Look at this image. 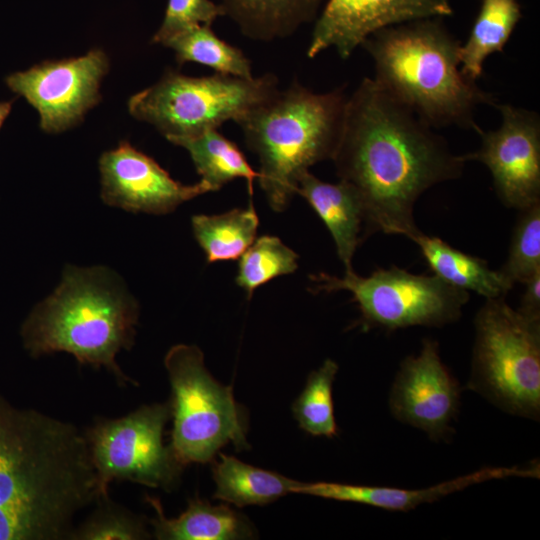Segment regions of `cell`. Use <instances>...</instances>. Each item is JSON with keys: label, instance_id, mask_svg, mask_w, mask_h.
I'll return each mask as SVG.
<instances>
[{"label": "cell", "instance_id": "7a4b0ae2", "mask_svg": "<svg viewBox=\"0 0 540 540\" xmlns=\"http://www.w3.org/2000/svg\"><path fill=\"white\" fill-rule=\"evenodd\" d=\"M100 498L84 432L0 395V540L69 539Z\"/></svg>", "mask_w": 540, "mask_h": 540}, {"label": "cell", "instance_id": "9c48e42d", "mask_svg": "<svg viewBox=\"0 0 540 540\" xmlns=\"http://www.w3.org/2000/svg\"><path fill=\"white\" fill-rule=\"evenodd\" d=\"M310 279L313 285L309 291L314 294L349 291L359 307V323L364 330L442 327L456 322L469 300L468 291L434 274H413L396 266L377 269L366 277L353 270L343 277L320 272Z\"/></svg>", "mask_w": 540, "mask_h": 540}, {"label": "cell", "instance_id": "4fadbf2b", "mask_svg": "<svg viewBox=\"0 0 540 540\" xmlns=\"http://www.w3.org/2000/svg\"><path fill=\"white\" fill-rule=\"evenodd\" d=\"M461 387L443 363L439 344L424 339L418 355L406 357L393 381L389 408L400 422L447 441L460 408Z\"/></svg>", "mask_w": 540, "mask_h": 540}, {"label": "cell", "instance_id": "d6986e66", "mask_svg": "<svg viewBox=\"0 0 540 540\" xmlns=\"http://www.w3.org/2000/svg\"><path fill=\"white\" fill-rule=\"evenodd\" d=\"M411 240L419 246L434 275L453 287L486 299L505 297L513 288L485 260L455 249L439 237L420 232Z\"/></svg>", "mask_w": 540, "mask_h": 540}, {"label": "cell", "instance_id": "83f0119b", "mask_svg": "<svg viewBox=\"0 0 540 540\" xmlns=\"http://www.w3.org/2000/svg\"><path fill=\"white\" fill-rule=\"evenodd\" d=\"M151 538L144 520L114 503L99 499L89 516L75 526L69 540H142Z\"/></svg>", "mask_w": 540, "mask_h": 540}, {"label": "cell", "instance_id": "6da1fadb", "mask_svg": "<svg viewBox=\"0 0 540 540\" xmlns=\"http://www.w3.org/2000/svg\"><path fill=\"white\" fill-rule=\"evenodd\" d=\"M332 160L339 179L362 201L363 238L375 232L409 239L419 234L417 200L431 187L458 179L466 163L373 78H364L347 98Z\"/></svg>", "mask_w": 540, "mask_h": 540}, {"label": "cell", "instance_id": "e0dca14e", "mask_svg": "<svg viewBox=\"0 0 540 540\" xmlns=\"http://www.w3.org/2000/svg\"><path fill=\"white\" fill-rule=\"evenodd\" d=\"M296 193L314 209L330 231L345 272L353 271L352 260L362 236L363 204L357 191L347 182L328 183L309 171L299 180Z\"/></svg>", "mask_w": 540, "mask_h": 540}, {"label": "cell", "instance_id": "3957f363", "mask_svg": "<svg viewBox=\"0 0 540 540\" xmlns=\"http://www.w3.org/2000/svg\"><path fill=\"white\" fill-rule=\"evenodd\" d=\"M138 318V302L116 272L67 265L58 287L33 308L20 334L34 358L66 352L82 365L105 368L120 385H137L116 356L134 345Z\"/></svg>", "mask_w": 540, "mask_h": 540}, {"label": "cell", "instance_id": "f1b7e54d", "mask_svg": "<svg viewBox=\"0 0 540 540\" xmlns=\"http://www.w3.org/2000/svg\"><path fill=\"white\" fill-rule=\"evenodd\" d=\"M540 270V203L524 210L515 224L506 261L498 269L512 286Z\"/></svg>", "mask_w": 540, "mask_h": 540}, {"label": "cell", "instance_id": "ac0fdd59", "mask_svg": "<svg viewBox=\"0 0 540 540\" xmlns=\"http://www.w3.org/2000/svg\"><path fill=\"white\" fill-rule=\"evenodd\" d=\"M146 501L155 511L150 525L158 540H237L254 535L247 519L226 505L195 497L178 517L168 518L159 499L147 496Z\"/></svg>", "mask_w": 540, "mask_h": 540}, {"label": "cell", "instance_id": "ba28073f", "mask_svg": "<svg viewBox=\"0 0 540 540\" xmlns=\"http://www.w3.org/2000/svg\"><path fill=\"white\" fill-rule=\"evenodd\" d=\"M277 89L278 78L273 74L247 79L168 71L156 84L133 95L128 110L170 141L217 129L228 120L236 122Z\"/></svg>", "mask_w": 540, "mask_h": 540}, {"label": "cell", "instance_id": "7c38bea8", "mask_svg": "<svg viewBox=\"0 0 540 540\" xmlns=\"http://www.w3.org/2000/svg\"><path fill=\"white\" fill-rule=\"evenodd\" d=\"M493 106L500 112V126L480 128L479 148L463 158L489 169L495 192L506 207L524 210L540 203V117L510 104Z\"/></svg>", "mask_w": 540, "mask_h": 540}, {"label": "cell", "instance_id": "30bf717a", "mask_svg": "<svg viewBox=\"0 0 540 540\" xmlns=\"http://www.w3.org/2000/svg\"><path fill=\"white\" fill-rule=\"evenodd\" d=\"M171 418L169 401L142 405L120 418H97L84 432L97 475L100 496L113 481H129L170 492L185 466L163 442Z\"/></svg>", "mask_w": 540, "mask_h": 540}, {"label": "cell", "instance_id": "8fae6325", "mask_svg": "<svg viewBox=\"0 0 540 540\" xmlns=\"http://www.w3.org/2000/svg\"><path fill=\"white\" fill-rule=\"evenodd\" d=\"M108 70L106 53L93 49L77 58L44 61L12 73L5 83L38 111L40 128L56 134L81 123L100 102V85Z\"/></svg>", "mask_w": 540, "mask_h": 540}, {"label": "cell", "instance_id": "603a6c76", "mask_svg": "<svg viewBox=\"0 0 540 540\" xmlns=\"http://www.w3.org/2000/svg\"><path fill=\"white\" fill-rule=\"evenodd\" d=\"M170 142L189 152L201 180L207 182L213 191L235 178H244L250 195L253 194V182L259 173L251 168L236 144L217 129L192 137L172 139Z\"/></svg>", "mask_w": 540, "mask_h": 540}, {"label": "cell", "instance_id": "44dd1931", "mask_svg": "<svg viewBox=\"0 0 540 540\" xmlns=\"http://www.w3.org/2000/svg\"><path fill=\"white\" fill-rule=\"evenodd\" d=\"M212 474L216 485L214 499L238 507L274 502L291 493L297 482L223 453L219 454L218 461L213 462Z\"/></svg>", "mask_w": 540, "mask_h": 540}, {"label": "cell", "instance_id": "4dcf8cb0", "mask_svg": "<svg viewBox=\"0 0 540 540\" xmlns=\"http://www.w3.org/2000/svg\"><path fill=\"white\" fill-rule=\"evenodd\" d=\"M518 311L523 315L540 319V270L534 273L525 283Z\"/></svg>", "mask_w": 540, "mask_h": 540}, {"label": "cell", "instance_id": "9a60e30c", "mask_svg": "<svg viewBox=\"0 0 540 540\" xmlns=\"http://www.w3.org/2000/svg\"><path fill=\"white\" fill-rule=\"evenodd\" d=\"M452 13L451 0H326L307 56L313 58L334 48L345 60L378 30L419 19H442Z\"/></svg>", "mask_w": 540, "mask_h": 540}, {"label": "cell", "instance_id": "ffe728a7", "mask_svg": "<svg viewBox=\"0 0 540 540\" xmlns=\"http://www.w3.org/2000/svg\"><path fill=\"white\" fill-rule=\"evenodd\" d=\"M240 30L252 39L269 41L294 33L317 18L326 0H221Z\"/></svg>", "mask_w": 540, "mask_h": 540}, {"label": "cell", "instance_id": "484cf974", "mask_svg": "<svg viewBox=\"0 0 540 540\" xmlns=\"http://www.w3.org/2000/svg\"><path fill=\"white\" fill-rule=\"evenodd\" d=\"M338 369L334 360L326 359L309 374L304 389L293 402L292 411L299 427L312 436L337 435L332 386Z\"/></svg>", "mask_w": 540, "mask_h": 540}, {"label": "cell", "instance_id": "cb8c5ba5", "mask_svg": "<svg viewBox=\"0 0 540 540\" xmlns=\"http://www.w3.org/2000/svg\"><path fill=\"white\" fill-rule=\"evenodd\" d=\"M191 224L207 262L213 263L240 258L255 240L259 219L250 202L219 215H194Z\"/></svg>", "mask_w": 540, "mask_h": 540}, {"label": "cell", "instance_id": "8992f818", "mask_svg": "<svg viewBox=\"0 0 540 540\" xmlns=\"http://www.w3.org/2000/svg\"><path fill=\"white\" fill-rule=\"evenodd\" d=\"M467 388L519 417L540 416V319L513 309L504 297L486 299L474 318Z\"/></svg>", "mask_w": 540, "mask_h": 540}, {"label": "cell", "instance_id": "5bb4252c", "mask_svg": "<svg viewBox=\"0 0 540 540\" xmlns=\"http://www.w3.org/2000/svg\"><path fill=\"white\" fill-rule=\"evenodd\" d=\"M99 170L103 202L134 213L167 214L180 204L213 191L203 180L193 185L174 180L155 160L128 142L104 152Z\"/></svg>", "mask_w": 540, "mask_h": 540}, {"label": "cell", "instance_id": "7402d4cb", "mask_svg": "<svg viewBox=\"0 0 540 540\" xmlns=\"http://www.w3.org/2000/svg\"><path fill=\"white\" fill-rule=\"evenodd\" d=\"M521 18L517 0H482L469 36L459 49L460 69L467 78L477 81L482 76L486 58L503 51Z\"/></svg>", "mask_w": 540, "mask_h": 540}, {"label": "cell", "instance_id": "d4e9b609", "mask_svg": "<svg viewBox=\"0 0 540 540\" xmlns=\"http://www.w3.org/2000/svg\"><path fill=\"white\" fill-rule=\"evenodd\" d=\"M163 46L175 52L178 63L196 62L216 73L253 78L249 59L244 53L220 39L211 25H197L167 40Z\"/></svg>", "mask_w": 540, "mask_h": 540}, {"label": "cell", "instance_id": "1f68e13d", "mask_svg": "<svg viewBox=\"0 0 540 540\" xmlns=\"http://www.w3.org/2000/svg\"><path fill=\"white\" fill-rule=\"evenodd\" d=\"M12 101H2L0 102V129L10 114V111L12 109Z\"/></svg>", "mask_w": 540, "mask_h": 540}, {"label": "cell", "instance_id": "52a82bcc", "mask_svg": "<svg viewBox=\"0 0 540 540\" xmlns=\"http://www.w3.org/2000/svg\"><path fill=\"white\" fill-rule=\"evenodd\" d=\"M164 365L173 418L169 446L184 466L212 462L230 442L237 450L249 448L245 409L235 401L232 387L222 385L207 370L200 348L174 345Z\"/></svg>", "mask_w": 540, "mask_h": 540}, {"label": "cell", "instance_id": "5b68a950", "mask_svg": "<svg viewBox=\"0 0 540 540\" xmlns=\"http://www.w3.org/2000/svg\"><path fill=\"white\" fill-rule=\"evenodd\" d=\"M346 101L343 89L315 93L295 82L236 121L259 159V184L274 211L289 205L311 166L332 159Z\"/></svg>", "mask_w": 540, "mask_h": 540}, {"label": "cell", "instance_id": "277c9868", "mask_svg": "<svg viewBox=\"0 0 540 540\" xmlns=\"http://www.w3.org/2000/svg\"><path fill=\"white\" fill-rule=\"evenodd\" d=\"M460 45L441 18H426L378 30L361 46L377 84L427 124L477 132V108L495 99L462 73Z\"/></svg>", "mask_w": 540, "mask_h": 540}, {"label": "cell", "instance_id": "f546056e", "mask_svg": "<svg viewBox=\"0 0 540 540\" xmlns=\"http://www.w3.org/2000/svg\"><path fill=\"white\" fill-rule=\"evenodd\" d=\"M225 15L221 4L211 0H168L165 16L153 42L163 45L170 38L197 25H212Z\"/></svg>", "mask_w": 540, "mask_h": 540}, {"label": "cell", "instance_id": "2e32d148", "mask_svg": "<svg viewBox=\"0 0 540 540\" xmlns=\"http://www.w3.org/2000/svg\"><path fill=\"white\" fill-rule=\"evenodd\" d=\"M514 476L539 478L540 465L538 461H533L528 466L523 467L518 465L512 467H485L473 473L421 489L297 481L291 493L359 503L388 511L408 512L422 504L433 503L469 486Z\"/></svg>", "mask_w": 540, "mask_h": 540}, {"label": "cell", "instance_id": "4316f807", "mask_svg": "<svg viewBox=\"0 0 540 540\" xmlns=\"http://www.w3.org/2000/svg\"><path fill=\"white\" fill-rule=\"evenodd\" d=\"M297 260L298 255L280 238L261 236L240 256L236 283L250 298L261 285L278 276L295 272Z\"/></svg>", "mask_w": 540, "mask_h": 540}]
</instances>
